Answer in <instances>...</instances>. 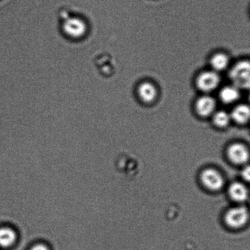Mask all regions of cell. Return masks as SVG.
<instances>
[{
    "label": "cell",
    "mask_w": 250,
    "mask_h": 250,
    "mask_svg": "<svg viewBox=\"0 0 250 250\" xmlns=\"http://www.w3.org/2000/svg\"><path fill=\"white\" fill-rule=\"evenodd\" d=\"M231 116L225 111L217 112L213 117L214 123L217 126L225 127L229 124Z\"/></svg>",
    "instance_id": "obj_14"
},
{
    "label": "cell",
    "mask_w": 250,
    "mask_h": 250,
    "mask_svg": "<svg viewBox=\"0 0 250 250\" xmlns=\"http://www.w3.org/2000/svg\"><path fill=\"white\" fill-rule=\"evenodd\" d=\"M227 154L230 160L237 164L246 163L249 159L248 149L241 144L231 145L228 149Z\"/></svg>",
    "instance_id": "obj_6"
},
{
    "label": "cell",
    "mask_w": 250,
    "mask_h": 250,
    "mask_svg": "<svg viewBox=\"0 0 250 250\" xmlns=\"http://www.w3.org/2000/svg\"><path fill=\"white\" fill-rule=\"evenodd\" d=\"M240 96L238 88L234 85H230L223 88L220 93V98L225 104H232L237 101Z\"/></svg>",
    "instance_id": "obj_12"
},
{
    "label": "cell",
    "mask_w": 250,
    "mask_h": 250,
    "mask_svg": "<svg viewBox=\"0 0 250 250\" xmlns=\"http://www.w3.org/2000/svg\"><path fill=\"white\" fill-rule=\"evenodd\" d=\"M250 65L249 61L237 63L229 72L230 80L238 89H249L250 83Z\"/></svg>",
    "instance_id": "obj_1"
},
{
    "label": "cell",
    "mask_w": 250,
    "mask_h": 250,
    "mask_svg": "<svg viewBox=\"0 0 250 250\" xmlns=\"http://www.w3.org/2000/svg\"><path fill=\"white\" fill-rule=\"evenodd\" d=\"M249 210L244 207H237L229 210L225 215V222L229 226L234 229L244 226L248 221Z\"/></svg>",
    "instance_id": "obj_2"
},
{
    "label": "cell",
    "mask_w": 250,
    "mask_h": 250,
    "mask_svg": "<svg viewBox=\"0 0 250 250\" xmlns=\"http://www.w3.org/2000/svg\"><path fill=\"white\" fill-rule=\"evenodd\" d=\"M210 64L215 71L225 69L229 64V58L224 53H217L212 56Z\"/></svg>",
    "instance_id": "obj_13"
},
{
    "label": "cell",
    "mask_w": 250,
    "mask_h": 250,
    "mask_svg": "<svg viewBox=\"0 0 250 250\" xmlns=\"http://www.w3.org/2000/svg\"><path fill=\"white\" fill-rule=\"evenodd\" d=\"M17 234L14 229L8 227L0 229V247L7 249L16 243Z\"/></svg>",
    "instance_id": "obj_10"
},
{
    "label": "cell",
    "mask_w": 250,
    "mask_h": 250,
    "mask_svg": "<svg viewBox=\"0 0 250 250\" xmlns=\"http://www.w3.org/2000/svg\"><path fill=\"white\" fill-rule=\"evenodd\" d=\"M138 94L142 101L149 104L155 100L158 92L152 83L144 82L139 85Z\"/></svg>",
    "instance_id": "obj_8"
},
{
    "label": "cell",
    "mask_w": 250,
    "mask_h": 250,
    "mask_svg": "<svg viewBox=\"0 0 250 250\" xmlns=\"http://www.w3.org/2000/svg\"><path fill=\"white\" fill-rule=\"evenodd\" d=\"M215 102L212 97L203 96L196 103V110L200 116L207 117L213 113L215 108Z\"/></svg>",
    "instance_id": "obj_7"
},
{
    "label": "cell",
    "mask_w": 250,
    "mask_h": 250,
    "mask_svg": "<svg viewBox=\"0 0 250 250\" xmlns=\"http://www.w3.org/2000/svg\"><path fill=\"white\" fill-rule=\"evenodd\" d=\"M30 250H50L45 244H38L32 247Z\"/></svg>",
    "instance_id": "obj_15"
},
{
    "label": "cell",
    "mask_w": 250,
    "mask_h": 250,
    "mask_svg": "<svg viewBox=\"0 0 250 250\" xmlns=\"http://www.w3.org/2000/svg\"><path fill=\"white\" fill-rule=\"evenodd\" d=\"M63 32L72 39H80L85 35L87 25L84 21L77 17H72L65 21L63 24Z\"/></svg>",
    "instance_id": "obj_3"
},
{
    "label": "cell",
    "mask_w": 250,
    "mask_h": 250,
    "mask_svg": "<svg viewBox=\"0 0 250 250\" xmlns=\"http://www.w3.org/2000/svg\"><path fill=\"white\" fill-rule=\"evenodd\" d=\"M201 179L205 187L210 190H219L224 185V179L222 175L214 168H208L203 171Z\"/></svg>",
    "instance_id": "obj_5"
},
{
    "label": "cell",
    "mask_w": 250,
    "mask_h": 250,
    "mask_svg": "<svg viewBox=\"0 0 250 250\" xmlns=\"http://www.w3.org/2000/svg\"><path fill=\"white\" fill-rule=\"evenodd\" d=\"M250 115L249 106L246 104H240L235 107L230 116L237 123L243 124L248 122Z\"/></svg>",
    "instance_id": "obj_11"
},
{
    "label": "cell",
    "mask_w": 250,
    "mask_h": 250,
    "mask_svg": "<svg viewBox=\"0 0 250 250\" xmlns=\"http://www.w3.org/2000/svg\"><path fill=\"white\" fill-rule=\"evenodd\" d=\"M242 176L245 180H246L247 181H249V180H250V168H249V166H246V167H245L243 169V170H242Z\"/></svg>",
    "instance_id": "obj_16"
},
{
    "label": "cell",
    "mask_w": 250,
    "mask_h": 250,
    "mask_svg": "<svg viewBox=\"0 0 250 250\" xmlns=\"http://www.w3.org/2000/svg\"><path fill=\"white\" fill-rule=\"evenodd\" d=\"M229 193L232 200L237 202H244L249 197V191L243 184L234 183L230 185Z\"/></svg>",
    "instance_id": "obj_9"
},
{
    "label": "cell",
    "mask_w": 250,
    "mask_h": 250,
    "mask_svg": "<svg viewBox=\"0 0 250 250\" xmlns=\"http://www.w3.org/2000/svg\"><path fill=\"white\" fill-rule=\"evenodd\" d=\"M220 82V76L215 71H206L198 76L197 85L202 91L209 92L216 89Z\"/></svg>",
    "instance_id": "obj_4"
}]
</instances>
